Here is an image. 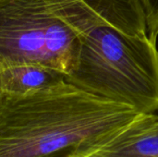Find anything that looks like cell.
<instances>
[{
	"label": "cell",
	"mask_w": 158,
	"mask_h": 157,
	"mask_svg": "<svg viewBox=\"0 0 158 157\" xmlns=\"http://www.w3.org/2000/svg\"><path fill=\"white\" fill-rule=\"evenodd\" d=\"M141 115L67 81L25 95L0 94V157H86Z\"/></svg>",
	"instance_id": "1"
},
{
	"label": "cell",
	"mask_w": 158,
	"mask_h": 157,
	"mask_svg": "<svg viewBox=\"0 0 158 157\" xmlns=\"http://www.w3.org/2000/svg\"><path fill=\"white\" fill-rule=\"evenodd\" d=\"M66 81L142 114L158 111V49L147 31L104 25L81 36L77 62Z\"/></svg>",
	"instance_id": "2"
},
{
	"label": "cell",
	"mask_w": 158,
	"mask_h": 157,
	"mask_svg": "<svg viewBox=\"0 0 158 157\" xmlns=\"http://www.w3.org/2000/svg\"><path fill=\"white\" fill-rule=\"evenodd\" d=\"M80 47L81 35L49 0H0V67L39 64L68 75Z\"/></svg>",
	"instance_id": "3"
},
{
	"label": "cell",
	"mask_w": 158,
	"mask_h": 157,
	"mask_svg": "<svg viewBox=\"0 0 158 157\" xmlns=\"http://www.w3.org/2000/svg\"><path fill=\"white\" fill-rule=\"evenodd\" d=\"M86 157H158V115L142 114L119 135Z\"/></svg>",
	"instance_id": "4"
},
{
	"label": "cell",
	"mask_w": 158,
	"mask_h": 157,
	"mask_svg": "<svg viewBox=\"0 0 158 157\" xmlns=\"http://www.w3.org/2000/svg\"><path fill=\"white\" fill-rule=\"evenodd\" d=\"M97 26H111L128 33L147 31L142 0H75Z\"/></svg>",
	"instance_id": "5"
},
{
	"label": "cell",
	"mask_w": 158,
	"mask_h": 157,
	"mask_svg": "<svg viewBox=\"0 0 158 157\" xmlns=\"http://www.w3.org/2000/svg\"><path fill=\"white\" fill-rule=\"evenodd\" d=\"M66 81L62 71L39 64L0 67V94L25 95Z\"/></svg>",
	"instance_id": "6"
},
{
	"label": "cell",
	"mask_w": 158,
	"mask_h": 157,
	"mask_svg": "<svg viewBox=\"0 0 158 157\" xmlns=\"http://www.w3.org/2000/svg\"><path fill=\"white\" fill-rule=\"evenodd\" d=\"M144 9L147 33L150 39L157 42L158 37V0H142Z\"/></svg>",
	"instance_id": "7"
}]
</instances>
